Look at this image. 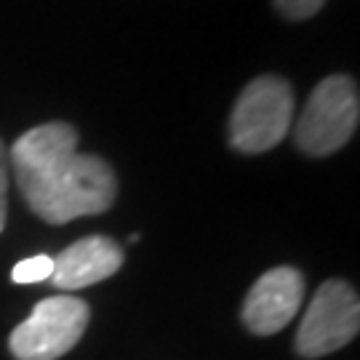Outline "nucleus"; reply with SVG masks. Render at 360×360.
<instances>
[{
	"instance_id": "1",
	"label": "nucleus",
	"mask_w": 360,
	"mask_h": 360,
	"mask_svg": "<svg viewBox=\"0 0 360 360\" xmlns=\"http://www.w3.org/2000/svg\"><path fill=\"white\" fill-rule=\"evenodd\" d=\"M8 158L25 200L49 224L94 217L115 203L112 168L96 155L77 153V131L67 123L30 129Z\"/></svg>"
},
{
	"instance_id": "2",
	"label": "nucleus",
	"mask_w": 360,
	"mask_h": 360,
	"mask_svg": "<svg viewBox=\"0 0 360 360\" xmlns=\"http://www.w3.org/2000/svg\"><path fill=\"white\" fill-rule=\"evenodd\" d=\"M294 120V91L278 75L251 80L230 115V144L238 153L259 155L285 139Z\"/></svg>"
},
{
	"instance_id": "3",
	"label": "nucleus",
	"mask_w": 360,
	"mask_h": 360,
	"mask_svg": "<svg viewBox=\"0 0 360 360\" xmlns=\"http://www.w3.org/2000/svg\"><path fill=\"white\" fill-rule=\"evenodd\" d=\"M358 117L360 96L355 80L347 75L326 77L309 94L304 112L296 123V147L315 158L336 153L352 139Z\"/></svg>"
},
{
	"instance_id": "4",
	"label": "nucleus",
	"mask_w": 360,
	"mask_h": 360,
	"mask_svg": "<svg viewBox=\"0 0 360 360\" xmlns=\"http://www.w3.org/2000/svg\"><path fill=\"white\" fill-rule=\"evenodd\" d=\"M91 309L77 296H49L13 328L8 347L16 360H56L80 342Z\"/></svg>"
},
{
	"instance_id": "5",
	"label": "nucleus",
	"mask_w": 360,
	"mask_h": 360,
	"mask_svg": "<svg viewBox=\"0 0 360 360\" xmlns=\"http://www.w3.org/2000/svg\"><path fill=\"white\" fill-rule=\"evenodd\" d=\"M360 328V302L345 281H326L315 291L296 331V352L302 358H323L349 345Z\"/></svg>"
},
{
	"instance_id": "6",
	"label": "nucleus",
	"mask_w": 360,
	"mask_h": 360,
	"mask_svg": "<svg viewBox=\"0 0 360 360\" xmlns=\"http://www.w3.org/2000/svg\"><path fill=\"white\" fill-rule=\"evenodd\" d=\"M304 299V278L294 267H275L264 272L243 304V323L251 334L270 336L283 331L302 307Z\"/></svg>"
},
{
	"instance_id": "7",
	"label": "nucleus",
	"mask_w": 360,
	"mask_h": 360,
	"mask_svg": "<svg viewBox=\"0 0 360 360\" xmlns=\"http://www.w3.org/2000/svg\"><path fill=\"white\" fill-rule=\"evenodd\" d=\"M123 264V248L104 235L80 238L53 259L51 283L62 291H77L115 275Z\"/></svg>"
},
{
	"instance_id": "8",
	"label": "nucleus",
	"mask_w": 360,
	"mask_h": 360,
	"mask_svg": "<svg viewBox=\"0 0 360 360\" xmlns=\"http://www.w3.org/2000/svg\"><path fill=\"white\" fill-rule=\"evenodd\" d=\"M51 272H53V259L46 257V254H38V257L22 259L13 267L11 278L13 283H40V281H49Z\"/></svg>"
},
{
	"instance_id": "9",
	"label": "nucleus",
	"mask_w": 360,
	"mask_h": 360,
	"mask_svg": "<svg viewBox=\"0 0 360 360\" xmlns=\"http://www.w3.org/2000/svg\"><path fill=\"white\" fill-rule=\"evenodd\" d=\"M323 3L326 0H275L278 11L283 13L285 19H294V22L315 16L323 8Z\"/></svg>"
},
{
	"instance_id": "10",
	"label": "nucleus",
	"mask_w": 360,
	"mask_h": 360,
	"mask_svg": "<svg viewBox=\"0 0 360 360\" xmlns=\"http://www.w3.org/2000/svg\"><path fill=\"white\" fill-rule=\"evenodd\" d=\"M6 190H8V166H6V147L0 142V232L6 227Z\"/></svg>"
}]
</instances>
